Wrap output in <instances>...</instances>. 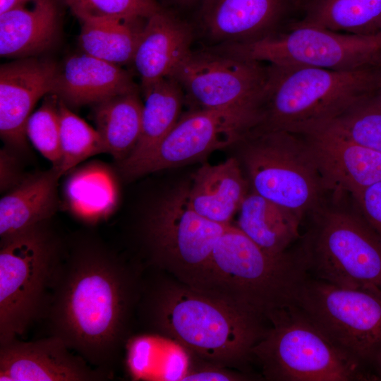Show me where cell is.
Here are the masks:
<instances>
[{"label": "cell", "instance_id": "cell-1", "mask_svg": "<svg viewBox=\"0 0 381 381\" xmlns=\"http://www.w3.org/2000/svg\"><path fill=\"white\" fill-rule=\"evenodd\" d=\"M132 277L99 246H80L61 256L42 315L49 335L93 367L111 373L133 303Z\"/></svg>", "mask_w": 381, "mask_h": 381}, {"label": "cell", "instance_id": "cell-2", "mask_svg": "<svg viewBox=\"0 0 381 381\" xmlns=\"http://www.w3.org/2000/svg\"><path fill=\"white\" fill-rule=\"evenodd\" d=\"M259 126L306 135L375 94L381 62L349 71L268 64Z\"/></svg>", "mask_w": 381, "mask_h": 381}, {"label": "cell", "instance_id": "cell-3", "mask_svg": "<svg viewBox=\"0 0 381 381\" xmlns=\"http://www.w3.org/2000/svg\"><path fill=\"white\" fill-rule=\"evenodd\" d=\"M308 277L300 250L271 254L230 224L214 247L202 291L262 320L295 304Z\"/></svg>", "mask_w": 381, "mask_h": 381}, {"label": "cell", "instance_id": "cell-4", "mask_svg": "<svg viewBox=\"0 0 381 381\" xmlns=\"http://www.w3.org/2000/svg\"><path fill=\"white\" fill-rule=\"evenodd\" d=\"M152 306L159 330L214 365L246 360L265 332L261 318L186 284L159 290Z\"/></svg>", "mask_w": 381, "mask_h": 381}, {"label": "cell", "instance_id": "cell-5", "mask_svg": "<svg viewBox=\"0 0 381 381\" xmlns=\"http://www.w3.org/2000/svg\"><path fill=\"white\" fill-rule=\"evenodd\" d=\"M272 327L253 346L266 378L281 381L375 380L363 363L334 342L298 306L272 313Z\"/></svg>", "mask_w": 381, "mask_h": 381}, {"label": "cell", "instance_id": "cell-6", "mask_svg": "<svg viewBox=\"0 0 381 381\" xmlns=\"http://www.w3.org/2000/svg\"><path fill=\"white\" fill-rule=\"evenodd\" d=\"M47 222L1 238L0 345L42 317L61 258Z\"/></svg>", "mask_w": 381, "mask_h": 381}, {"label": "cell", "instance_id": "cell-7", "mask_svg": "<svg viewBox=\"0 0 381 381\" xmlns=\"http://www.w3.org/2000/svg\"><path fill=\"white\" fill-rule=\"evenodd\" d=\"M243 140L242 158L253 192L302 218L317 210L325 189L306 139L258 127Z\"/></svg>", "mask_w": 381, "mask_h": 381}, {"label": "cell", "instance_id": "cell-8", "mask_svg": "<svg viewBox=\"0 0 381 381\" xmlns=\"http://www.w3.org/2000/svg\"><path fill=\"white\" fill-rule=\"evenodd\" d=\"M300 250L308 274L338 286L381 292V238L358 214L316 210Z\"/></svg>", "mask_w": 381, "mask_h": 381}, {"label": "cell", "instance_id": "cell-9", "mask_svg": "<svg viewBox=\"0 0 381 381\" xmlns=\"http://www.w3.org/2000/svg\"><path fill=\"white\" fill-rule=\"evenodd\" d=\"M198 214L188 202L187 186L163 196L145 223V237L154 262L184 284L202 290L214 247L229 226Z\"/></svg>", "mask_w": 381, "mask_h": 381}, {"label": "cell", "instance_id": "cell-10", "mask_svg": "<svg viewBox=\"0 0 381 381\" xmlns=\"http://www.w3.org/2000/svg\"><path fill=\"white\" fill-rule=\"evenodd\" d=\"M214 51L277 66L349 71L381 62V36L341 33L292 23L287 32L224 44Z\"/></svg>", "mask_w": 381, "mask_h": 381}, {"label": "cell", "instance_id": "cell-11", "mask_svg": "<svg viewBox=\"0 0 381 381\" xmlns=\"http://www.w3.org/2000/svg\"><path fill=\"white\" fill-rule=\"evenodd\" d=\"M264 118L262 104L219 109H197L180 117L169 134L150 152L122 174L135 178L200 159L212 152L242 141L259 127Z\"/></svg>", "mask_w": 381, "mask_h": 381}, {"label": "cell", "instance_id": "cell-12", "mask_svg": "<svg viewBox=\"0 0 381 381\" xmlns=\"http://www.w3.org/2000/svg\"><path fill=\"white\" fill-rule=\"evenodd\" d=\"M295 304L349 354L373 362L381 349V292L308 277Z\"/></svg>", "mask_w": 381, "mask_h": 381}, {"label": "cell", "instance_id": "cell-13", "mask_svg": "<svg viewBox=\"0 0 381 381\" xmlns=\"http://www.w3.org/2000/svg\"><path fill=\"white\" fill-rule=\"evenodd\" d=\"M267 66L217 52L193 53L173 77L198 109L262 104Z\"/></svg>", "mask_w": 381, "mask_h": 381}, {"label": "cell", "instance_id": "cell-14", "mask_svg": "<svg viewBox=\"0 0 381 381\" xmlns=\"http://www.w3.org/2000/svg\"><path fill=\"white\" fill-rule=\"evenodd\" d=\"M60 338L49 335L0 345L1 381H96L111 373L91 365Z\"/></svg>", "mask_w": 381, "mask_h": 381}, {"label": "cell", "instance_id": "cell-15", "mask_svg": "<svg viewBox=\"0 0 381 381\" xmlns=\"http://www.w3.org/2000/svg\"><path fill=\"white\" fill-rule=\"evenodd\" d=\"M59 66L37 56L20 58L0 67V134L18 150L27 146L25 127L37 101L52 94Z\"/></svg>", "mask_w": 381, "mask_h": 381}, {"label": "cell", "instance_id": "cell-16", "mask_svg": "<svg viewBox=\"0 0 381 381\" xmlns=\"http://www.w3.org/2000/svg\"><path fill=\"white\" fill-rule=\"evenodd\" d=\"M325 190L353 195L381 181V153L351 141L327 126L306 135Z\"/></svg>", "mask_w": 381, "mask_h": 381}, {"label": "cell", "instance_id": "cell-17", "mask_svg": "<svg viewBox=\"0 0 381 381\" xmlns=\"http://www.w3.org/2000/svg\"><path fill=\"white\" fill-rule=\"evenodd\" d=\"M292 0H205L202 23L213 40L225 44L255 40L276 31Z\"/></svg>", "mask_w": 381, "mask_h": 381}, {"label": "cell", "instance_id": "cell-18", "mask_svg": "<svg viewBox=\"0 0 381 381\" xmlns=\"http://www.w3.org/2000/svg\"><path fill=\"white\" fill-rule=\"evenodd\" d=\"M135 90L131 74L121 66L83 52L59 66L52 94L68 107H76Z\"/></svg>", "mask_w": 381, "mask_h": 381}, {"label": "cell", "instance_id": "cell-19", "mask_svg": "<svg viewBox=\"0 0 381 381\" xmlns=\"http://www.w3.org/2000/svg\"><path fill=\"white\" fill-rule=\"evenodd\" d=\"M191 38L189 28L162 9L146 19L132 61L143 88L174 74L191 52Z\"/></svg>", "mask_w": 381, "mask_h": 381}, {"label": "cell", "instance_id": "cell-20", "mask_svg": "<svg viewBox=\"0 0 381 381\" xmlns=\"http://www.w3.org/2000/svg\"><path fill=\"white\" fill-rule=\"evenodd\" d=\"M61 20L59 0H25L0 13L1 57L37 56L56 42Z\"/></svg>", "mask_w": 381, "mask_h": 381}, {"label": "cell", "instance_id": "cell-21", "mask_svg": "<svg viewBox=\"0 0 381 381\" xmlns=\"http://www.w3.org/2000/svg\"><path fill=\"white\" fill-rule=\"evenodd\" d=\"M187 194L198 214L228 225L248 194V183L238 162L231 157L218 164L200 167L187 186Z\"/></svg>", "mask_w": 381, "mask_h": 381}, {"label": "cell", "instance_id": "cell-22", "mask_svg": "<svg viewBox=\"0 0 381 381\" xmlns=\"http://www.w3.org/2000/svg\"><path fill=\"white\" fill-rule=\"evenodd\" d=\"M59 169L21 179L0 200L1 238L47 222L57 207Z\"/></svg>", "mask_w": 381, "mask_h": 381}, {"label": "cell", "instance_id": "cell-23", "mask_svg": "<svg viewBox=\"0 0 381 381\" xmlns=\"http://www.w3.org/2000/svg\"><path fill=\"white\" fill-rule=\"evenodd\" d=\"M237 213L236 226L271 254L286 253L299 236L302 217L253 191L248 193Z\"/></svg>", "mask_w": 381, "mask_h": 381}, {"label": "cell", "instance_id": "cell-24", "mask_svg": "<svg viewBox=\"0 0 381 381\" xmlns=\"http://www.w3.org/2000/svg\"><path fill=\"white\" fill-rule=\"evenodd\" d=\"M141 131L133 150L121 166L131 164L145 157L169 134L179 121L183 102L180 84L167 77L143 87Z\"/></svg>", "mask_w": 381, "mask_h": 381}, {"label": "cell", "instance_id": "cell-25", "mask_svg": "<svg viewBox=\"0 0 381 381\" xmlns=\"http://www.w3.org/2000/svg\"><path fill=\"white\" fill-rule=\"evenodd\" d=\"M94 106L93 119L103 152L121 162L133 150L140 135L143 103L137 90L109 97Z\"/></svg>", "mask_w": 381, "mask_h": 381}, {"label": "cell", "instance_id": "cell-26", "mask_svg": "<svg viewBox=\"0 0 381 381\" xmlns=\"http://www.w3.org/2000/svg\"><path fill=\"white\" fill-rule=\"evenodd\" d=\"M293 23L358 35H380L381 0H310Z\"/></svg>", "mask_w": 381, "mask_h": 381}, {"label": "cell", "instance_id": "cell-27", "mask_svg": "<svg viewBox=\"0 0 381 381\" xmlns=\"http://www.w3.org/2000/svg\"><path fill=\"white\" fill-rule=\"evenodd\" d=\"M141 20L94 18L81 22L78 42L83 53L121 66L132 62Z\"/></svg>", "mask_w": 381, "mask_h": 381}, {"label": "cell", "instance_id": "cell-28", "mask_svg": "<svg viewBox=\"0 0 381 381\" xmlns=\"http://www.w3.org/2000/svg\"><path fill=\"white\" fill-rule=\"evenodd\" d=\"M59 113L62 176L87 157L103 152V147L96 128L73 113L61 99Z\"/></svg>", "mask_w": 381, "mask_h": 381}, {"label": "cell", "instance_id": "cell-29", "mask_svg": "<svg viewBox=\"0 0 381 381\" xmlns=\"http://www.w3.org/2000/svg\"><path fill=\"white\" fill-rule=\"evenodd\" d=\"M376 93L355 104L325 126L381 153V98Z\"/></svg>", "mask_w": 381, "mask_h": 381}, {"label": "cell", "instance_id": "cell-30", "mask_svg": "<svg viewBox=\"0 0 381 381\" xmlns=\"http://www.w3.org/2000/svg\"><path fill=\"white\" fill-rule=\"evenodd\" d=\"M59 105L56 95L46 96L42 105L29 117L25 133L35 149L52 163V167L59 169L62 155Z\"/></svg>", "mask_w": 381, "mask_h": 381}, {"label": "cell", "instance_id": "cell-31", "mask_svg": "<svg viewBox=\"0 0 381 381\" xmlns=\"http://www.w3.org/2000/svg\"><path fill=\"white\" fill-rule=\"evenodd\" d=\"M80 20L94 18L147 19L162 8L155 0H64Z\"/></svg>", "mask_w": 381, "mask_h": 381}, {"label": "cell", "instance_id": "cell-32", "mask_svg": "<svg viewBox=\"0 0 381 381\" xmlns=\"http://www.w3.org/2000/svg\"><path fill=\"white\" fill-rule=\"evenodd\" d=\"M187 349L177 344L165 345L158 369L157 380L166 381L183 380L190 370Z\"/></svg>", "mask_w": 381, "mask_h": 381}, {"label": "cell", "instance_id": "cell-33", "mask_svg": "<svg viewBox=\"0 0 381 381\" xmlns=\"http://www.w3.org/2000/svg\"><path fill=\"white\" fill-rule=\"evenodd\" d=\"M352 196L360 214L381 238V181Z\"/></svg>", "mask_w": 381, "mask_h": 381}, {"label": "cell", "instance_id": "cell-34", "mask_svg": "<svg viewBox=\"0 0 381 381\" xmlns=\"http://www.w3.org/2000/svg\"><path fill=\"white\" fill-rule=\"evenodd\" d=\"M219 365L202 367L197 369L190 368L183 380L190 381H222L238 380L242 377L224 369Z\"/></svg>", "mask_w": 381, "mask_h": 381}, {"label": "cell", "instance_id": "cell-35", "mask_svg": "<svg viewBox=\"0 0 381 381\" xmlns=\"http://www.w3.org/2000/svg\"><path fill=\"white\" fill-rule=\"evenodd\" d=\"M25 0H0V13H2Z\"/></svg>", "mask_w": 381, "mask_h": 381}, {"label": "cell", "instance_id": "cell-36", "mask_svg": "<svg viewBox=\"0 0 381 381\" xmlns=\"http://www.w3.org/2000/svg\"><path fill=\"white\" fill-rule=\"evenodd\" d=\"M373 362L376 364L377 370L379 371L380 380H381V349L375 355Z\"/></svg>", "mask_w": 381, "mask_h": 381}, {"label": "cell", "instance_id": "cell-37", "mask_svg": "<svg viewBox=\"0 0 381 381\" xmlns=\"http://www.w3.org/2000/svg\"><path fill=\"white\" fill-rule=\"evenodd\" d=\"M309 1L310 0H292L293 3L304 6L308 3Z\"/></svg>", "mask_w": 381, "mask_h": 381}, {"label": "cell", "instance_id": "cell-38", "mask_svg": "<svg viewBox=\"0 0 381 381\" xmlns=\"http://www.w3.org/2000/svg\"><path fill=\"white\" fill-rule=\"evenodd\" d=\"M377 95V96L381 98V80H380V86H379V88H378V90L376 93Z\"/></svg>", "mask_w": 381, "mask_h": 381}, {"label": "cell", "instance_id": "cell-39", "mask_svg": "<svg viewBox=\"0 0 381 381\" xmlns=\"http://www.w3.org/2000/svg\"><path fill=\"white\" fill-rule=\"evenodd\" d=\"M181 1H186V2H189V1H193V0H181Z\"/></svg>", "mask_w": 381, "mask_h": 381}, {"label": "cell", "instance_id": "cell-40", "mask_svg": "<svg viewBox=\"0 0 381 381\" xmlns=\"http://www.w3.org/2000/svg\"><path fill=\"white\" fill-rule=\"evenodd\" d=\"M380 36H381V30H380V34H379Z\"/></svg>", "mask_w": 381, "mask_h": 381}]
</instances>
